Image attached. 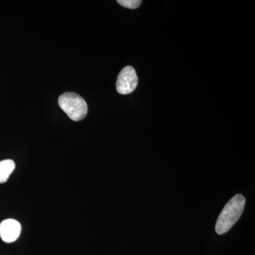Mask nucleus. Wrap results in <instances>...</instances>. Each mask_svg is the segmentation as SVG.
Instances as JSON below:
<instances>
[{
	"label": "nucleus",
	"mask_w": 255,
	"mask_h": 255,
	"mask_svg": "<svg viewBox=\"0 0 255 255\" xmlns=\"http://www.w3.org/2000/svg\"><path fill=\"white\" fill-rule=\"evenodd\" d=\"M117 2L124 7L128 9H136L141 4L142 1L140 0H118Z\"/></svg>",
	"instance_id": "6"
},
{
	"label": "nucleus",
	"mask_w": 255,
	"mask_h": 255,
	"mask_svg": "<svg viewBox=\"0 0 255 255\" xmlns=\"http://www.w3.org/2000/svg\"><path fill=\"white\" fill-rule=\"evenodd\" d=\"M246 206V199L241 194L233 196L223 208L216 223V232L219 235L228 233L240 219Z\"/></svg>",
	"instance_id": "1"
},
{
	"label": "nucleus",
	"mask_w": 255,
	"mask_h": 255,
	"mask_svg": "<svg viewBox=\"0 0 255 255\" xmlns=\"http://www.w3.org/2000/svg\"><path fill=\"white\" fill-rule=\"evenodd\" d=\"M138 82L136 72L131 66L125 67L119 73L117 90L121 95H128L135 90Z\"/></svg>",
	"instance_id": "3"
},
{
	"label": "nucleus",
	"mask_w": 255,
	"mask_h": 255,
	"mask_svg": "<svg viewBox=\"0 0 255 255\" xmlns=\"http://www.w3.org/2000/svg\"><path fill=\"white\" fill-rule=\"evenodd\" d=\"M15 169V163L11 159L0 161V184L6 182Z\"/></svg>",
	"instance_id": "5"
},
{
	"label": "nucleus",
	"mask_w": 255,
	"mask_h": 255,
	"mask_svg": "<svg viewBox=\"0 0 255 255\" xmlns=\"http://www.w3.org/2000/svg\"><path fill=\"white\" fill-rule=\"evenodd\" d=\"M60 108L74 122H79L86 117L88 112L87 102L75 92H66L58 99Z\"/></svg>",
	"instance_id": "2"
},
{
	"label": "nucleus",
	"mask_w": 255,
	"mask_h": 255,
	"mask_svg": "<svg viewBox=\"0 0 255 255\" xmlns=\"http://www.w3.org/2000/svg\"><path fill=\"white\" fill-rule=\"evenodd\" d=\"M21 232V226L14 219H6L0 224V236L6 243L16 241Z\"/></svg>",
	"instance_id": "4"
}]
</instances>
